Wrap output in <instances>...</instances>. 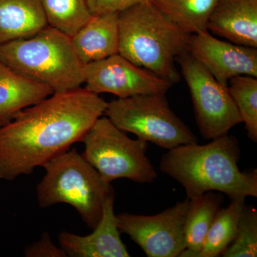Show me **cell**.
Listing matches in <instances>:
<instances>
[{"label": "cell", "instance_id": "obj_2", "mask_svg": "<svg viewBox=\"0 0 257 257\" xmlns=\"http://www.w3.org/2000/svg\"><path fill=\"white\" fill-rule=\"evenodd\" d=\"M240 157L239 141L227 134L207 145L187 144L169 150L160 168L182 186L189 199L208 192L224 193L231 200L257 197L256 170L241 172Z\"/></svg>", "mask_w": 257, "mask_h": 257}, {"label": "cell", "instance_id": "obj_13", "mask_svg": "<svg viewBox=\"0 0 257 257\" xmlns=\"http://www.w3.org/2000/svg\"><path fill=\"white\" fill-rule=\"evenodd\" d=\"M207 30L232 43L257 48V0H216Z\"/></svg>", "mask_w": 257, "mask_h": 257}, {"label": "cell", "instance_id": "obj_5", "mask_svg": "<svg viewBox=\"0 0 257 257\" xmlns=\"http://www.w3.org/2000/svg\"><path fill=\"white\" fill-rule=\"evenodd\" d=\"M43 167L45 175L36 188L39 206L45 209L69 204L88 227L94 229L100 221L106 198L114 192L111 183L75 149L61 154Z\"/></svg>", "mask_w": 257, "mask_h": 257}, {"label": "cell", "instance_id": "obj_18", "mask_svg": "<svg viewBox=\"0 0 257 257\" xmlns=\"http://www.w3.org/2000/svg\"><path fill=\"white\" fill-rule=\"evenodd\" d=\"M159 10L189 35L207 30L216 0H152Z\"/></svg>", "mask_w": 257, "mask_h": 257}, {"label": "cell", "instance_id": "obj_4", "mask_svg": "<svg viewBox=\"0 0 257 257\" xmlns=\"http://www.w3.org/2000/svg\"><path fill=\"white\" fill-rule=\"evenodd\" d=\"M0 60L54 93L78 89L84 82V64L71 37L49 25L28 38L0 44Z\"/></svg>", "mask_w": 257, "mask_h": 257}, {"label": "cell", "instance_id": "obj_6", "mask_svg": "<svg viewBox=\"0 0 257 257\" xmlns=\"http://www.w3.org/2000/svg\"><path fill=\"white\" fill-rule=\"evenodd\" d=\"M83 157L106 182L127 179L152 183L156 169L147 156L148 143L128 138L106 116L99 117L82 140Z\"/></svg>", "mask_w": 257, "mask_h": 257}, {"label": "cell", "instance_id": "obj_21", "mask_svg": "<svg viewBox=\"0 0 257 257\" xmlns=\"http://www.w3.org/2000/svg\"><path fill=\"white\" fill-rule=\"evenodd\" d=\"M228 89L237 106L248 138L257 142V79L248 75L233 77L228 82Z\"/></svg>", "mask_w": 257, "mask_h": 257}, {"label": "cell", "instance_id": "obj_22", "mask_svg": "<svg viewBox=\"0 0 257 257\" xmlns=\"http://www.w3.org/2000/svg\"><path fill=\"white\" fill-rule=\"evenodd\" d=\"M221 256H257V211L255 207L244 206L240 215L234 239Z\"/></svg>", "mask_w": 257, "mask_h": 257}, {"label": "cell", "instance_id": "obj_11", "mask_svg": "<svg viewBox=\"0 0 257 257\" xmlns=\"http://www.w3.org/2000/svg\"><path fill=\"white\" fill-rule=\"evenodd\" d=\"M189 52L225 87L233 77H257V48L222 41L209 30L191 35Z\"/></svg>", "mask_w": 257, "mask_h": 257}, {"label": "cell", "instance_id": "obj_8", "mask_svg": "<svg viewBox=\"0 0 257 257\" xmlns=\"http://www.w3.org/2000/svg\"><path fill=\"white\" fill-rule=\"evenodd\" d=\"M188 86L201 135L207 140L224 136L242 122L228 87L217 80L187 52L177 57Z\"/></svg>", "mask_w": 257, "mask_h": 257}, {"label": "cell", "instance_id": "obj_10", "mask_svg": "<svg viewBox=\"0 0 257 257\" xmlns=\"http://www.w3.org/2000/svg\"><path fill=\"white\" fill-rule=\"evenodd\" d=\"M83 74L86 90L96 94L109 93L121 99L142 94H166L173 85L119 53L84 64Z\"/></svg>", "mask_w": 257, "mask_h": 257}, {"label": "cell", "instance_id": "obj_9", "mask_svg": "<svg viewBox=\"0 0 257 257\" xmlns=\"http://www.w3.org/2000/svg\"><path fill=\"white\" fill-rule=\"evenodd\" d=\"M189 201L187 197L155 215L117 214L120 232L127 234L147 256H179L186 248L184 226Z\"/></svg>", "mask_w": 257, "mask_h": 257}, {"label": "cell", "instance_id": "obj_12", "mask_svg": "<svg viewBox=\"0 0 257 257\" xmlns=\"http://www.w3.org/2000/svg\"><path fill=\"white\" fill-rule=\"evenodd\" d=\"M115 193L106 198L99 222L87 236L63 231L59 234L60 246L71 257H128L126 246L120 237L114 209Z\"/></svg>", "mask_w": 257, "mask_h": 257}, {"label": "cell", "instance_id": "obj_24", "mask_svg": "<svg viewBox=\"0 0 257 257\" xmlns=\"http://www.w3.org/2000/svg\"><path fill=\"white\" fill-rule=\"evenodd\" d=\"M152 0H87L92 15L119 13L134 5Z\"/></svg>", "mask_w": 257, "mask_h": 257}, {"label": "cell", "instance_id": "obj_20", "mask_svg": "<svg viewBox=\"0 0 257 257\" xmlns=\"http://www.w3.org/2000/svg\"><path fill=\"white\" fill-rule=\"evenodd\" d=\"M49 26L72 37L93 16L87 0H42Z\"/></svg>", "mask_w": 257, "mask_h": 257}, {"label": "cell", "instance_id": "obj_14", "mask_svg": "<svg viewBox=\"0 0 257 257\" xmlns=\"http://www.w3.org/2000/svg\"><path fill=\"white\" fill-rule=\"evenodd\" d=\"M71 40L84 64L119 53L118 13L93 15Z\"/></svg>", "mask_w": 257, "mask_h": 257}, {"label": "cell", "instance_id": "obj_3", "mask_svg": "<svg viewBox=\"0 0 257 257\" xmlns=\"http://www.w3.org/2000/svg\"><path fill=\"white\" fill-rule=\"evenodd\" d=\"M118 22L120 55L172 84L179 82L176 60L189 52L191 35L152 2L119 12Z\"/></svg>", "mask_w": 257, "mask_h": 257}, {"label": "cell", "instance_id": "obj_19", "mask_svg": "<svg viewBox=\"0 0 257 257\" xmlns=\"http://www.w3.org/2000/svg\"><path fill=\"white\" fill-rule=\"evenodd\" d=\"M245 200H231L221 208L211 224L197 257H216L222 254L234 239Z\"/></svg>", "mask_w": 257, "mask_h": 257}, {"label": "cell", "instance_id": "obj_23", "mask_svg": "<svg viewBox=\"0 0 257 257\" xmlns=\"http://www.w3.org/2000/svg\"><path fill=\"white\" fill-rule=\"evenodd\" d=\"M26 257H67V253L60 246L52 242L50 235L47 231L42 233L38 241L28 245L24 249Z\"/></svg>", "mask_w": 257, "mask_h": 257}, {"label": "cell", "instance_id": "obj_17", "mask_svg": "<svg viewBox=\"0 0 257 257\" xmlns=\"http://www.w3.org/2000/svg\"><path fill=\"white\" fill-rule=\"evenodd\" d=\"M222 202V196L214 192L190 199L184 226L186 248L179 257L197 256Z\"/></svg>", "mask_w": 257, "mask_h": 257}, {"label": "cell", "instance_id": "obj_15", "mask_svg": "<svg viewBox=\"0 0 257 257\" xmlns=\"http://www.w3.org/2000/svg\"><path fill=\"white\" fill-rule=\"evenodd\" d=\"M53 93L48 86L23 77L0 60V127Z\"/></svg>", "mask_w": 257, "mask_h": 257}, {"label": "cell", "instance_id": "obj_7", "mask_svg": "<svg viewBox=\"0 0 257 257\" xmlns=\"http://www.w3.org/2000/svg\"><path fill=\"white\" fill-rule=\"evenodd\" d=\"M104 114L125 133L171 150L198 138L171 109L165 94H142L107 102Z\"/></svg>", "mask_w": 257, "mask_h": 257}, {"label": "cell", "instance_id": "obj_16", "mask_svg": "<svg viewBox=\"0 0 257 257\" xmlns=\"http://www.w3.org/2000/svg\"><path fill=\"white\" fill-rule=\"evenodd\" d=\"M47 25L42 0H0V44L28 38Z\"/></svg>", "mask_w": 257, "mask_h": 257}, {"label": "cell", "instance_id": "obj_1", "mask_svg": "<svg viewBox=\"0 0 257 257\" xmlns=\"http://www.w3.org/2000/svg\"><path fill=\"white\" fill-rule=\"evenodd\" d=\"M107 102L78 88L55 92L0 127V179L31 175L37 167L82 142Z\"/></svg>", "mask_w": 257, "mask_h": 257}]
</instances>
